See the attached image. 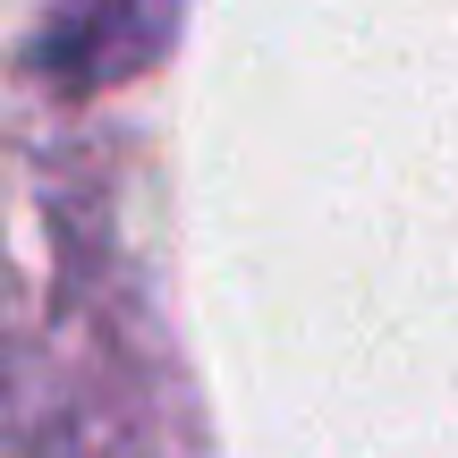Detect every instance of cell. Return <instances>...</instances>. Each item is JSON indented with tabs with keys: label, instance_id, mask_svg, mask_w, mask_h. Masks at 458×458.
I'll use <instances>...</instances> for the list:
<instances>
[{
	"label": "cell",
	"instance_id": "obj_1",
	"mask_svg": "<svg viewBox=\"0 0 458 458\" xmlns=\"http://www.w3.org/2000/svg\"><path fill=\"white\" fill-rule=\"evenodd\" d=\"M170 26H179V0H60L51 26L34 34V68L60 94H102L162 60Z\"/></svg>",
	"mask_w": 458,
	"mask_h": 458
}]
</instances>
